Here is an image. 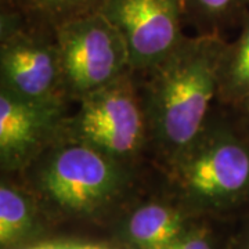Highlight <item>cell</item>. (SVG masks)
<instances>
[{
    "instance_id": "obj_18",
    "label": "cell",
    "mask_w": 249,
    "mask_h": 249,
    "mask_svg": "<svg viewBox=\"0 0 249 249\" xmlns=\"http://www.w3.org/2000/svg\"><path fill=\"white\" fill-rule=\"evenodd\" d=\"M248 103H249V93H248Z\"/></svg>"
},
{
    "instance_id": "obj_4",
    "label": "cell",
    "mask_w": 249,
    "mask_h": 249,
    "mask_svg": "<svg viewBox=\"0 0 249 249\" xmlns=\"http://www.w3.org/2000/svg\"><path fill=\"white\" fill-rule=\"evenodd\" d=\"M73 142L94 147L114 160L137 151L144 139L142 109L126 76L82 97L68 122Z\"/></svg>"
},
{
    "instance_id": "obj_10",
    "label": "cell",
    "mask_w": 249,
    "mask_h": 249,
    "mask_svg": "<svg viewBox=\"0 0 249 249\" xmlns=\"http://www.w3.org/2000/svg\"><path fill=\"white\" fill-rule=\"evenodd\" d=\"M35 224V208L29 196L18 188L0 187V244L11 247L22 241Z\"/></svg>"
},
{
    "instance_id": "obj_8",
    "label": "cell",
    "mask_w": 249,
    "mask_h": 249,
    "mask_svg": "<svg viewBox=\"0 0 249 249\" xmlns=\"http://www.w3.org/2000/svg\"><path fill=\"white\" fill-rule=\"evenodd\" d=\"M60 104H39L0 93V160L3 169L27 165L58 124Z\"/></svg>"
},
{
    "instance_id": "obj_7",
    "label": "cell",
    "mask_w": 249,
    "mask_h": 249,
    "mask_svg": "<svg viewBox=\"0 0 249 249\" xmlns=\"http://www.w3.org/2000/svg\"><path fill=\"white\" fill-rule=\"evenodd\" d=\"M178 158V183L196 201L229 202L249 187V151L227 134L199 137Z\"/></svg>"
},
{
    "instance_id": "obj_12",
    "label": "cell",
    "mask_w": 249,
    "mask_h": 249,
    "mask_svg": "<svg viewBox=\"0 0 249 249\" xmlns=\"http://www.w3.org/2000/svg\"><path fill=\"white\" fill-rule=\"evenodd\" d=\"M229 67L226 68L223 79L227 89L232 91L249 93V24L241 36L237 47L230 55Z\"/></svg>"
},
{
    "instance_id": "obj_17",
    "label": "cell",
    "mask_w": 249,
    "mask_h": 249,
    "mask_svg": "<svg viewBox=\"0 0 249 249\" xmlns=\"http://www.w3.org/2000/svg\"><path fill=\"white\" fill-rule=\"evenodd\" d=\"M7 3H13V1H19V0H6Z\"/></svg>"
},
{
    "instance_id": "obj_1",
    "label": "cell",
    "mask_w": 249,
    "mask_h": 249,
    "mask_svg": "<svg viewBox=\"0 0 249 249\" xmlns=\"http://www.w3.org/2000/svg\"><path fill=\"white\" fill-rule=\"evenodd\" d=\"M224 54L216 36L183 39L157 67L151 98L154 127L163 147L178 157L201 137Z\"/></svg>"
},
{
    "instance_id": "obj_6",
    "label": "cell",
    "mask_w": 249,
    "mask_h": 249,
    "mask_svg": "<svg viewBox=\"0 0 249 249\" xmlns=\"http://www.w3.org/2000/svg\"><path fill=\"white\" fill-rule=\"evenodd\" d=\"M1 88L14 96L39 104H60L64 80L57 45L22 29L17 16L1 18Z\"/></svg>"
},
{
    "instance_id": "obj_16",
    "label": "cell",
    "mask_w": 249,
    "mask_h": 249,
    "mask_svg": "<svg viewBox=\"0 0 249 249\" xmlns=\"http://www.w3.org/2000/svg\"><path fill=\"white\" fill-rule=\"evenodd\" d=\"M75 249H108L104 247H98V245H75Z\"/></svg>"
},
{
    "instance_id": "obj_11",
    "label": "cell",
    "mask_w": 249,
    "mask_h": 249,
    "mask_svg": "<svg viewBox=\"0 0 249 249\" xmlns=\"http://www.w3.org/2000/svg\"><path fill=\"white\" fill-rule=\"evenodd\" d=\"M28 13L57 27L64 21L97 11L103 0H19Z\"/></svg>"
},
{
    "instance_id": "obj_14",
    "label": "cell",
    "mask_w": 249,
    "mask_h": 249,
    "mask_svg": "<svg viewBox=\"0 0 249 249\" xmlns=\"http://www.w3.org/2000/svg\"><path fill=\"white\" fill-rule=\"evenodd\" d=\"M165 249H212L209 242L205 240L202 235H196L191 234L187 237H180L173 244H170L169 247Z\"/></svg>"
},
{
    "instance_id": "obj_9",
    "label": "cell",
    "mask_w": 249,
    "mask_h": 249,
    "mask_svg": "<svg viewBox=\"0 0 249 249\" xmlns=\"http://www.w3.org/2000/svg\"><path fill=\"white\" fill-rule=\"evenodd\" d=\"M124 232L139 249H165L181 237L183 216L162 204H147L127 219Z\"/></svg>"
},
{
    "instance_id": "obj_3",
    "label": "cell",
    "mask_w": 249,
    "mask_h": 249,
    "mask_svg": "<svg viewBox=\"0 0 249 249\" xmlns=\"http://www.w3.org/2000/svg\"><path fill=\"white\" fill-rule=\"evenodd\" d=\"M46 194L61 208L86 213L106 204L122 184L112 157L83 142L58 148L40 172Z\"/></svg>"
},
{
    "instance_id": "obj_2",
    "label": "cell",
    "mask_w": 249,
    "mask_h": 249,
    "mask_svg": "<svg viewBox=\"0 0 249 249\" xmlns=\"http://www.w3.org/2000/svg\"><path fill=\"white\" fill-rule=\"evenodd\" d=\"M54 32L64 82L80 97L122 78L130 65L122 36L98 11L70 18Z\"/></svg>"
},
{
    "instance_id": "obj_5",
    "label": "cell",
    "mask_w": 249,
    "mask_h": 249,
    "mask_svg": "<svg viewBox=\"0 0 249 249\" xmlns=\"http://www.w3.org/2000/svg\"><path fill=\"white\" fill-rule=\"evenodd\" d=\"M183 9V0H103L97 11L121 34L132 67L157 68L184 39Z\"/></svg>"
},
{
    "instance_id": "obj_15",
    "label": "cell",
    "mask_w": 249,
    "mask_h": 249,
    "mask_svg": "<svg viewBox=\"0 0 249 249\" xmlns=\"http://www.w3.org/2000/svg\"><path fill=\"white\" fill-rule=\"evenodd\" d=\"M76 244H65V242H45L28 249H75Z\"/></svg>"
},
{
    "instance_id": "obj_13",
    "label": "cell",
    "mask_w": 249,
    "mask_h": 249,
    "mask_svg": "<svg viewBox=\"0 0 249 249\" xmlns=\"http://www.w3.org/2000/svg\"><path fill=\"white\" fill-rule=\"evenodd\" d=\"M240 0H183L184 7L205 24H217L223 18H226Z\"/></svg>"
}]
</instances>
